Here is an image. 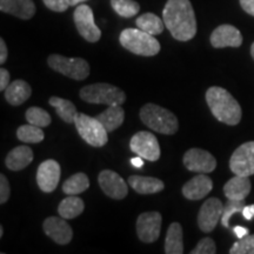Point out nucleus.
Wrapping results in <instances>:
<instances>
[{
    "label": "nucleus",
    "instance_id": "nucleus-41",
    "mask_svg": "<svg viewBox=\"0 0 254 254\" xmlns=\"http://www.w3.org/2000/svg\"><path fill=\"white\" fill-rule=\"evenodd\" d=\"M241 213H243L244 218H245L246 220H252L254 218V205H249V206L246 205Z\"/></svg>",
    "mask_w": 254,
    "mask_h": 254
},
{
    "label": "nucleus",
    "instance_id": "nucleus-20",
    "mask_svg": "<svg viewBox=\"0 0 254 254\" xmlns=\"http://www.w3.org/2000/svg\"><path fill=\"white\" fill-rule=\"evenodd\" d=\"M252 190V184L249 177L236 176L231 178L224 186V193L227 199L245 200Z\"/></svg>",
    "mask_w": 254,
    "mask_h": 254
},
{
    "label": "nucleus",
    "instance_id": "nucleus-19",
    "mask_svg": "<svg viewBox=\"0 0 254 254\" xmlns=\"http://www.w3.org/2000/svg\"><path fill=\"white\" fill-rule=\"evenodd\" d=\"M0 9L23 20H28L36 14L33 0H0Z\"/></svg>",
    "mask_w": 254,
    "mask_h": 254
},
{
    "label": "nucleus",
    "instance_id": "nucleus-42",
    "mask_svg": "<svg viewBox=\"0 0 254 254\" xmlns=\"http://www.w3.org/2000/svg\"><path fill=\"white\" fill-rule=\"evenodd\" d=\"M233 233L236 234L238 237V239H241V238L249 236V230H247L246 227H243V226H234L233 227Z\"/></svg>",
    "mask_w": 254,
    "mask_h": 254
},
{
    "label": "nucleus",
    "instance_id": "nucleus-46",
    "mask_svg": "<svg viewBox=\"0 0 254 254\" xmlns=\"http://www.w3.org/2000/svg\"><path fill=\"white\" fill-rule=\"evenodd\" d=\"M2 236H4V228L0 226V238H2Z\"/></svg>",
    "mask_w": 254,
    "mask_h": 254
},
{
    "label": "nucleus",
    "instance_id": "nucleus-16",
    "mask_svg": "<svg viewBox=\"0 0 254 254\" xmlns=\"http://www.w3.org/2000/svg\"><path fill=\"white\" fill-rule=\"evenodd\" d=\"M44 232L55 243L59 245H67L73 238V231L63 217H50L43 224Z\"/></svg>",
    "mask_w": 254,
    "mask_h": 254
},
{
    "label": "nucleus",
    "instance_id": "nucleus-40",
    "mask_svg": "<svg viewBox=\"0 0 254 254\" xmlns=\"http://www.w3.org/2000/svg\"><path fill=\"white\" fill-rule=\"evenodd\" d=\"M7 60V46H6L5 40L0 39V64H4Z\"/></svg>",
    "mask_w": 254,
    "mask_h": 254
},
{
    "label": "nucleus",
    "instance_id": "nucleus-38",
    "mask_svg": "<svg viewBox=\"0 0 254 254\" xmlns=\"http://www.w3.org/2000/svg\"><path fill=\"white\" fill-rule=\"evenodd\" d=\"M9 79H11V77H9V73L7 69H0V91H5L6 88H7L8 85L11 84V82H9Z\"/></svg>",
    "mask_w": 254,
    "mask_h": 254
},
{
    "label": "nucleus",
    "instance_id": "nucleus-37",
    "mask_svg": "<svg viewBox=\"0 0 254 254\" xmlns=\"http://www.w3.org/2000/svg\"><path fill=\"white\" fill-rule=\"evenodd\" d=\"M43 2L53 12H65L69 7L67 0H43Z\"/></svg>",
    "mask_w": 254,
    "mask_h": 254
},
{
    "label": "nucleus",
    "instance_id": "nucleus-1",
    "mask_svg": "<svg viewBox=\"0 0 254 254\" xmlns=\"http://www.w3.org/2000/svg\"><path fill=\"white\" fill-rule=\"evenodd\" d=\"M163 20L176 40L189 41L195 37L196 19L190 0H167Z\"/></svg>",
    "mask_w": 254,
    "mask_h": 254
},
{
    "label": "nucleus",
    "instance_id": "nucleus-5",
    "mask_svg": "<svg viewBox=\"0 0 254 254\" xmlns=\"http://www.w3.org/2000/svg\"><path fill=\"white\" fill-rule=\"evenodd\" d=\"M79 97L86 103L103 104L107 106L123 105L126 101V94L122 88L105 82L84 86L79 92Z\"/></svg>",
    "mask_w": 254,
    "mask_h": 254
},
{
    "label": "nucleus",
    "instance_id": "nucleus-14",
    "mask_svg": "<svg viewBox=\"0 0 254 254\" xmlns=\"http://www.w3.org/2000/svg\"><path fill=\"white\" fill-rule=\"evenodd\" d=\"M98 183L105 194L114 200H122L128 193L127 183L118 173L111 170L101 171L98 177Z\"/></svg>",
    "mask_w": 254,
    "mask_h": 254
},
{
    "label": "nucleus",
    "instance_id": "nucleus-30",
    "mask_svg": "<svg viewBox=\"0 0 254 254\" xmlns=\"http://www.w3.org/2000/svg\"><path fill=\"white\" fill-rule=\"evenodd\" d=\"M17 138L20 141L25 142V144H38V142H41L44 140L45 134H44L41 127L28 124V125L18 127Z\"/></svg>",
    "mask_w": 254,
    "mask_h": 254
},
{
    "label": "nucleus",
    "instance_id": "nucleus-34",
    "mask_svg": "<svg viewBox=\"0 0 254 254\" xmlns=\"http://www.w3.org/2000/svg\"><path fill=\"white\" fill-rule=\"evenodd\" d=\"M231 254H254V234L241 238L230 250Z\"/></svg>",
    "mask_w": 254,
    "mask_h": 254
},
{
    "label": "nucleus",
    "instance_id": "nucleus-6",
    "mask_svg": "<svg viewBox=\"0 0 254 254\" xmlns=\"http://www.w3.org/2000/svg\"><path fill=\"white\" fill-rule=\"evenodd\" d=\"M74 125L77 127L79 135L90 146L103 147L109 141V132L99 120L92 118L84 113H77L74 118Z\"/></svg>",
    "mask_w": 254,
    "mask_h": 254
},
{
    "label": "nucleus",
    "instance_id": "nucleus-12",
    "mask_svg": "<svg viewBox=\"0 0 254 254\" xmlns=\"http://www.w3.org/2000/svg\"><path fill=\"white\" fill-rule=\"evenodd\" d=\"M184 166L190 172L211 173L217 167V160L208 151L201 148H190L184 154Z\"/></svg>",
    "mask_w": 254,
    "mask_h": 254
},
{
    "label": "nucleus",
    "instance_id": "nucleus-35",
    "mask_svg": "<svg viewBox=\"0 0 254 254\" xmlns=\"http://www.w3.org/2000/svg\"><path fill=\"white\" fill-rule=\"evenodd\" d=\"M217 253V247L213 239L211 238H204L198 243L194 250L190 251V254H214Z\"/></svg>",
    "mask_w": 254,
    "mask_h": 254
},
{
    "label": "nucleus",
    "instance_id": "nucleus-3",
    "mask_svg": "<svg viewBox=\"0 0 254 254\" xmlns=\"http://www.w3.org/2000/svg\"><path fill=\"white\" fill-rule=\"evenodd\" d=\"M141 122L148 128L160 133V134L173 135L179 129V122L174 114L167 109L155 104H146L141 107L140 113Z\"/></svg>",
    "mask_w": 254,
    "mask_h": 254
},
{
    "label": "nucleus",
    "instance_id": "nucleus-39",
    "mask_svg": "<svg viewBox=\"0 0 254 254\" xmlns=\"http://www.w3.org/2000/svg\"><path fill=\"white\" fill-rule=\"evenodd\" d=\"M240 5L246 13L254 17V0H240Z\"/></svg>",
    "mask_w": 254,
    "mask_h": 254
},
{
    "label": "nucleus",
    "instance_id": "nucleus-21",
    "mask_svg": "<svg viewBox=\"0 0 254 254\" xmlns=\"http://www.w3.org/2000/svg\"><path fill=\"white\" fill-rule=\"evenodd\" d=\"M33 161V151L28 146H17L7 154L5 165L8 170L18 172L26 168Z\"/></svg>",
    "mask_w": 254,
    "mask_h": 254
},
{
    "label": "nucleus",
    "instance_id": "nucleus-17",
    "mask_svg": "<svg viewBox=\"0 0 254 254\" xmlns=\"http://www.w3.org/2000/svg\"><path fill=\"white\" fill-rule=\"evenodd\" d=\"M211 44L215 49L224 47H240L243 44V36L237 27L225 24L218 26L211 34Z\"/></svg>",
    "mask_w": 254,
    "mask_h": 254
},
{
    "label": "nucleus",
    "instance_id": "nucleus-11",
    "mask_svg": "<svg viewBox=\"0 0 254 254\" xmlns=\"http://www.w3.org/2000/svg\"><path fill=\"white\" fill-rule=\"evenodd\" d=\"M163 217L159 212H145L136 220V234L142 243L152 244L158 240L161 231Z\"/></svg>",
    "mask_w": 254,
    "mask_h": 254
},
{
    "label": "nucleus",
    "instance_id": "nucleus-28",
    "mask_svg": "<svg viewBox=\"0 0 254 254\" xmlns=\"http://www.w3.org/2000/svg\"><path fill=\"white\" fill-rule=\"evenodd\" d=\"M135 24L136 27L147 32V33L152 34V36L161 34L165 28V23L163 19H160L158 15H155L153 13L141 14L140 17L136 18Z\"/></svg>",
    "mask_w": 254,
    "mask_h": 254
},
{
    "label": "nucleus",
    "instance_id": "nucleus-7",
    "mask_svg": "<svg viewBox=\"0 0 254 254\" xmlns=\"http://www.w3.org/2000/svg\"><path fill=\"white\" fill-rule=\"evenodd\" d=\"M47 64L53 71L73 80H84L90 75V65L82 58H66L60 55H52L47 59Z\"/></svg>",
    "mask_w": 254,
    "mask_h": 254
},
{
    "label": "nucleus",
    "instance_id": "nucleus-33",
    "mask_svg": "<svg viewBox=\"0 0 254 254\" xmlns=\"http://www.w3.org/2000/svg\"><path fill=\"white\" fill-rule=\"evenodd\" d=\"M245 200H231L228 199L227 204L224 206V212L221 215V224L222 226L230 228V219L232 215L236 213H240L245 208Z\"/></svg>",
    "mask_w": 254,
    "mask_h": 254
},
{
    "label": "nucleus",
    "instance_id": "nucleus-44",
    "mask_svg": "<svg viewBox=\"0 0 254 254\" xmlns=\"http://www.w3.org/2000/svg\"><path fill=\"white\" fill-rule=\"evenodd\" d=\"M85 1H88V0H67L69 6H78Z\"/></svg>",
    "mask_w": 254,
    "mask_h": 254
},
{
    "label": "nucleus",
    "instance_id": "nucleus-9",
    "mask_svg": "<svg viewBox=\"0 0 254 254\" xmlns=\"http://www.w3.org/2000/svg\"><path fill=\"white\" fill-rule=\"evenodd\" d=\"M129 147L133 153L147 161H157L161 154L158 139L154 134L147 131L135 133L129 141Z\"/></svg>",
    "mask_w": 254,
    "mask_h": 254
},
{
    "label": "nucleus",
    "instance_id": "nucleus-8",
    "mask_svg": "<svg viewBox=\"0 0 254 254\" xmlns=\"http://www.w3.org/2000/svg\"><path fill=\"white\" fill-rule=\"evenodd\" d=\"M75 27L79 34L88 43H97L101 38V31L94 21L93 11L88 5L80 4L73 13Z\"/></svg>",
    "mask_w": 254,
    "mask_h": 254
},
{
    "label": "nucleus",
    "instance_id": "nucleus-15",
    "mask_svg": "<svg viewBox=\"0 0 254 254\" xmlns=\"http://www.w3.org/2000/svg\"><path fill=\"white\" fill-rule=\"evenodd\" d=\"M60 165L53 159H47L39 165L37 172V183L39 189L45 193L53 192L60 180Z\"/></svg>",
    "mask_w": 254,
    "mask_h": 254
},
{
    "label": "nucleus",
    "instance_id": "nucleus-13",
    "mask_svg": "<svg viewBox=\"0 0 254 254\" xmlns=\"http://www.w3.org/2000/svg\"><path fill=\"white\" fill-rule=\"evenodd\" d=\"M224 205L218 198H209L200 207L198 214L199 228L205 233H209L215 228L218 222L221 220Z\"/></svg>",
    "mask_w": 254,
    "mask_h": 254
},
{
    "label": "nucleus",
    "instance_id": "nucleus-45",
    "mask_svg": "<svg viewBox=\"0 0 254 254\" xmlns=\"http://www.w3.org/2000/svg\"><path fill=\"white\" fill-rule=\"evenodd\" d=\"M251 56H252V58L254 59V43L252 44V46H251Z\"/></svg>",
    "mask_w": 254,
    "mask_h": 254
},
{
    "label": "nucleus",
    "instance_id": "nucleus-26",
    "mask_svg": "<svg viewBox=\"0 0 254 254\" xmlns=\"http://www.w3.org/2000/svg\"><path fill=\"white\" fill-rule=\"evenodd\" d=\"M85 205L82 199L75 195H68L60 202L58 213L64 219H74L84 212Z\"/></svg>",
    "mask_w": 254,
    "mask_h": 254
},
{
    "label": "nucleus",
    "instance_id": "nucleus-25",
    "mask_svg": "<svg viewBox=\"0 0 254 254\" xmlns=\"http://www.w3.org/2000/svg\"><path fill=\"white\" fill-rule=\"evenodd\" d=\"M165 253L167 254H183V227L179 222H173L167 230L166 240H165Z\"/></svg>",
    "mask_w": 254,
    "mask_h": 254
},
{
    "label": "nucleus",
    "instance_id": "nucleus-23",
    "mask_svg": "<svg viewBox=\"0 0 254 254\" xmlns=\"http://www.w3.org/2000/svg\"><path fill=\"white\" fill-rule=\"evenodd\" d=\"M32 88L25 80L18 79L12 81L5 90V99L12 106H20L30 99Z\"/></svg>",
    "mask_w": 254,
    "mask_h": 254
},
{
    "label": "nucleus",
    "instance_id": "nucleus-29",
    "mask_svg": "<svg viewBox=\"0 0 254 254\" xmlns=\"http://www.w3.org/2000/svg\"><path fill=\"white\" fill-rule=\"evenodd\" d=\"M90 187V180L85 173H75L63 184V190L67 195H77Z\"/></svg>",
    "mask_w": 254,
    "mask_h": 254
},
{
    "label": "nucleus",
    "instance_id": "nucleus-10",
    "mask_svg": "<svg viewBox=\"0 0 254 254\" xmlns=\"http://www.w3.org/2000/svg\"><path fill=\"white\" fill-rule=\"evenodd\" d=\"M230 168L236 176L251 177L254 174V141L243 144L233 152Z\"/></svg>",
    "mask_w": 254,
    "mask_h": 254
},
{
    "label": "nucleus",
    "instance_id": "nucleus-2",
    "mask_svg": "<svg viewBox=\"0 0 254 254\" xmlns=\"http://www.w3.org/2000/svg\"><path fill=\"white\" fill-rule=\"evenodd\" d=\"M206 101L211 112L219 122L234 126L240 123L243 111L230 92L222 87L212 86L206 92Z\"/></svg>",
    "mask_w": 254,
    "mask_h": 254
},
{
    "label": "nucleus",
    "instance_id": "nucleus-27",
    "mask_svg": "<svg viewBox=\"0 0 254 254\" xmlns=\"http://www.w3.org/2000/svg\"><path fill=\"white\" fill-rule=\"evenodd\" d=\"M49 104L52 107H55L57 114L59 118H62L64 122L67 124H74L75 114H77V107L72 101L67 99H63L59 97H51L49 100Z\"/></svg>",
    "mask_w": 254,
    "mask_h": 254
},
{
    "label": "nucleus",
    "instance_id": "nucleus-36",
    "mask_svg": "<svg viewBox=\"0 0 254 254\" xmlns=\"http://www.w3.org/2000/svg\"><path fill=\"white\" fill-rule=\"evenodd\" d=\"M11 195V187H9V183L4 174L0 176V204H5L7 202Z\"/></svg>",
    "mask_w": 254,
    "mask_h": 254
},
{
    "label": "nucleus",
    "instance_id": "nucleus-31",
    "mask_svg": "<svg viewBox=\"0 0 254 254\" xmlns=\"http://www.w3.org/2000/svg\"><path fill=\"white\" fill-rule=\"evenodd\" d=\"M111 6L120 17L132 18L140 11V5L135 0H111Z\"/></svg>",
    "mask_w": 254,
    "mask_h": 254
},
{
    "label": "nucleus",
    "instance_id": "nucleus-24",
    "mask_svg": "<svg viewBox=\"0 0 254 254\" xmlns=\"http://www.w3.org/2000/svg\"><path fill=\"white\" fill-rule=\"evenodd\" d=\"M97 119L103 124L107 132H113L114 129L123 125L124 120H125V111H124L122 105L109 106V109L100 113L97 117Z\"/></svg>",
    "mask_w": 254,
    "mask_h": 254
},
{
    "label": "nucleus",
    "instance_id": "nucleus-18",
    "mask_svg": "<svg viewBox=\"0 0 254 254\" xmlns=\"http://www.w3.org/2000/svg\"><path fill=\"white\" fill-rule=\"evenodd\" d=\"M213 189V182L205 173H200L198 176L189 180L183 187V194L189 200L204 199Z\"/></svg>",
    "mask_w": 254,
    "mask_h": 254
},
{
    "label": "nucleus",
    "instance_id": "nucleus-43",
    "mask_svg": "<svg viewBox=\"0 0 254 254\" xmlns=\"http://www.w3.org/2000/svg\"><path fill=\"white\" fill-rule=\"evenodd\" d=\"M131 164L134 167H136V168H141L142 165H144V158H141V157H139V155H136L135 158H132L131 159Z\"/></svg>",
    "mask_w": 254,
    "mask_h": 254
},
{
    "label": "nucleus",
    "instance_id": "nucleus-32",
    "mask_svg": "<svg viewBox=\"0 0 254 254\" xmlns=\"http://www.w3.org/2000/svg\"><path fill=\"white\" fill-rule=\"evenodd\" d=\"M25 117H26L28 124H32V125L38 127H47L50 126L51 122H52L50 113L47 112V111L37 106L30 107V109L26 111Z\"/></svg>",
    "mask_w": 254,
    "mask_h": 254
},
{
    "label": "nucleus",
    "instance_id": "nucleus-22",
    "mask_svg": "<svg viewBox=\"0 0 254 254\" xmlns=\"http://www.w3.org/2000/svg\"><path fill=\"white\" fill-rule=\"evenodd\" d=\"M127 183L139 194H154L165 189V184L160 179L153 177L131 176Z\"/></svg>",
    "mask_w": 254,
    "mask_h": 254
},
{
    "label": "nucleus",
    "instance_id": "nucleus-4",
    "mask_svg": "<svg viewBox=\"0 0 254 254\" xmlns=\"http://www.w3.org/2000/svg\"><path fill=\"white\" fill-rule=\"evenodd\" d=\"M119 41L124 49L136 56L153 57L160 52V44L154 36L140 28H126L120 33Z\"/></svg>",
    "mask_w": 254,
    "mask_h": 254
}]
</instances>
